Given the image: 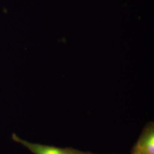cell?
<instances>
[{"label":"cell","mask_w":154,"mask_h":154,"mask_svg":"<svg viewBox=\"0 0 154 154\" xmlns=\"http://www.w3.org/2000/svg\"><path fill=\"white\" fill-rule=\"evenodd\" d=\"M132 154H154L153 124L146 127L135 145Z\"/></svg>","instance_id":"cell-2"},{"label":"cell","mask_w":154,"mask_h":154,"mask_svg":"<svg viewBox=\"0 0 154 154\" xmlns=\"http://www.w3.org/2000/svg\"><path fill=\"white\" fill-rule=\"evenodd\" d=\"M83 154H85V153H84Z\"/></svg>","instance_id":"cell-3"},{"label":"cell","mask_w":154,"mask_h":154,"mask_svg":"<svg viewBox=\"0 0 154 154\" xmlns=\"http://www.w3.org/2000/svg\"><path fill=\"white\" fill-rule=\"evenodd\" d=\"M12 139L29 149L34 154H83L79 151L69 148H60L54 146L31 143L18 137L16 134H13Z\"/></svg>","instance_id":"cell-1"}]
</instances>
